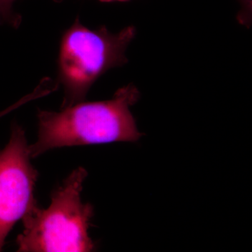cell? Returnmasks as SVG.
Returning <instances> with one entry per match:
<instances>
[{
    "label": "cell",
    "mask_w": 252,
    "mask_h": 252,
    "mask_svg": "<svg viewBox=\"0 0 252 252\" xmlns=\"http://www.w3.org/2000/svg\"><path fill=\"white\" fill-rule=\"evenodd\" d=\"M140 97L137 88L129 84L109 100L83 101L59 112L39 109L37 140L29 145L32 158L62 147L137 142L143 134L130 107Z\"/></svg>",
    "instance_id": "1"
},
{
    "label": "cell",
    "mask_w": 252,
    "mask_h": 252,
    "mask_svg": "<svg viewBox=\"0 0 252 252\" xmlns=\"http://www.w3.org/2000/svg\"><path fill=\"white\" fill-rule=\"evenodd\" d=\"M87 176L86 169L77 167L54 190L48 208L37 205L23 217V230L16 240L17 252L94 251L95 245L89 229L94 208L81 197Z\"/></svg>",
    "instance_id": "2"
},
{
    "label": "cell",
    "mask_w": 252,
    "mask_h": 252,
    "mask_svg": "<svg viewBox=\"0 0 252 252\" xmlns=\"http://www.w3.org/2000/svg\"><path fill=\"white\" fill-rule=\"evenodd\" d=\"M129 26L113 34L104 26L91 30L77 18L63 33L58 58V81L64 89L62 109L85 101L96 80L127 62L126 51L135 38Z\"/></svg>",
    "instance_id": "3"
},
{
    "label": "cell",
    "mask_w": 252,
    "mask_h": 252,
    "mask_svg": "<svg viewBox=\"0 0 252 252\" xmlns=\"http://www.w3.org/2000/svg\"><path fill=\"white\" fill-rule=\"evenodd\" d=\"M26 132L15 123L9 142L0 149V252L15 224L38 204L37 170L31 163Z\"/></svg>",
    "instance_id": "4"
},
{
    "label": "cell",
    "mask_w": 252,
    "mask_h": 252,
    "mask_svg": "<svg viewBox=\"0 0 252 252\" xmlns=\"http://www.w3.org/2000/svg\"><path fill=\"white\" fill-rule=\"evenodd\" d=\"M14 1L15 0H0V23H9L14 27L19 26L21 18L13 11Z\"/></svg>",
    "instance_id": "5"
},
{
    "label": "cell",
    "mask_w": 252,
    "mask_h": 252,
    "mask_svg": "<svg viewBox=\"0 0 252 252\" xmlns=\"http://www.w3.org/2000/svg\"><path fill=\"white\" fill-rule=\"evenodd\" d=\"M28 99L27 97L24 96L22 98L20 99L17 102L12 104V105L10 106V107H8V108L5 109L4 110L1 111L0 112V118L4 117V116L6 115V114H9V113L12 112V111L15 110V109L19 108L21 106L24 105L25 104L28 103Z\"/></svg>",
    "instance_id": "6"
},
{
    "label": "cell",
    "mask_w": 252,
    "mask_h": 252,
    "mask_svg": "<svg viewBox=\"0 0 252 252\" xmlns=\"http://www.w3.org/2000/svg\"><path fill=\"white\" fill-rule=\"evenodd\" d=\"M54 1H56V2H61V1H63V0H54Z\"/></svg>",
    "instance_id": "7"
}]
</instances>
